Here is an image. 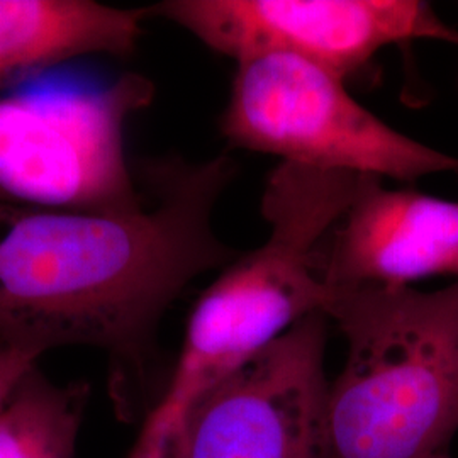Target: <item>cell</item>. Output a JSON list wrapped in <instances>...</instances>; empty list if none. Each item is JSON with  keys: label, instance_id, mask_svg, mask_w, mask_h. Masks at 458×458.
Masks as SVG:
<instances>
[{"label": "cell", "instance_id": "cell-1", "mask_svg": "<svg viewBox=\"0 0 458 458\" xmlns=\"http://www.w3.org/2000/svg\"><path fill=\"white\" fill-rule=\"evenodd\" d=\"M151 202L124 211H70L0 200V344L36 353L92 346L143 369L157 327L194 278L234 253L213 213L234 165L148 168Z\"/></svg>", "mask_w": 458, "mask_h": 458}, {"label": "cell", "instance_id": "cell-2", "mask_svg": "<svg viewBox=\"0 0 458 458\" xmlns=\"http://www.w3.org/2000/svg\"><path fill=\"white\" fill-rule=\"evenodd\" d=\"M346 340L327 391L331 458H431L458 433V282L333 291Z\"/></svg>", "mask_w": 458, "mask_h": 458}, {"label": "cell", "instance_id": "cell-3", "mask_svg": "<svg viewBox=\"0 0 458 458\" xmlns=\"http://www.w3.org/2000/svg\"><path fill=\"white\" fill-rule=\"evenodd\" d=\"M361 177L278 164L263 191L265 242L228 263L197 299L174 376L153 410L183 418L299 321L327 314L333 291L319 276V251Z\"/></svg>", "mask_w": 458, "mask_h": 458}, {"label": "cell", "instance_id": "cell-4", "mask_svg": "<svg viewBox=\"0 0 458 458\" xmlns=\"http://www.w3.org/2000/svg\"><path fill=\"white\" fill-rule=\"evenodd\" d=\"M221 132L229 145L285 164L414 182L458 174V158L397 131L342 77L289 55L236 62Z\"/></svg>", "mask_w": 458, "mask_h": 458}, {"label": "cell", "instance_id": "cell-5", "mask_svg": "<svg viewBox=\"0 0 458 458\" xmlns=\"http://www.w3.org/2000/svg\"><path fill=\"white\" fill-rule=\"evenodd\" d=\"M153 96L147 77L126 73L98 89L0 98V200L70 211L143 206L124 128Z\"/></svg>", "mask_w": 458, "mask_h": 458}, {"label": "cell", "instance_id": "cell-6", "mask_svg": "<svg viewBox=\"0 0 458 458\" xmlns=\"http://www.w3.org/2000/svg\"><path fill=\"white\" fill-rule=\"evenodd\" d=\"M234 62L289 55L346 79L387 47L458 31L418 0H168L149 7Z\"/></svg>", "mask_w": 458, "mask_h": 458}, {"label": "cell", "instance_id": "cell-7", "mask_svg": "<svg viewBox=\"0 0 458 458\" xmlns=\"http://www.w3.org/2000/svg\"><path fill=\"white\" fill-rule=\"evenodd\" d=\"M327 321L308 316L199 397L182 418L187 458H331Z\"/></svg>", "mask_w": 458, "mask_h": 458}, {"label": "cell", "instance_id": "cell-8", "mask_svg": "<svg viewBox=\"0 0 458 458\" xmlns=\"http://www.w3.org/2000/svg\"><path fill=\"white\" fill-rule=\"evenodd\" d=\"M319 276L331 291L406 289L423 278L458 276V200L363 175L321 246Z\"/></svg>", "mask_w": 458, "mask_h": 458}, {"label": "cell", "instance_id": "cell-9", "mask_svg": "<svg viewBox=\"0 0 458 458\" xmlns=\"http://www.w3.org/2000/svg\"><path fill=\"white\" fill-rule=\"evenodd\" d=\"M149 16L92 0H0V90L73 58L130 55Z\"/></svg>", "mask_w": 458, "mask_h": 458}, {"label": "cell", "instance_id": "cell-10", "mask_svg": "<svg viewBox=\"0 0 458 458\" xmlns=\"http://www.w3.org/2000/svg\"><path fill=\"white\" fill-rule=\"evenodd\" d=\"M90 389L53 384L38 367L0 410V458H73Z\"/></svg>", "mask_w": 458, "mask_h": 458}, {"label": "cell", "instance_id": "cell-11", "mask_svg": "<svg viewBox=\"0 0 458 458\" xmlns=\"http://www.w3.org/2000/svg\"><path fill=\"white\" fill-rule=\"evenodd\" d=\"M130 458H187L182 418L151 411Z\"/></svg>", "mask_w": 458, "mask_h": 458}, {"label": "cell", "instance_id": "cell-12", "mask_svg": "<svg viewBox=\"0 0 458 458\" xmlns=\"http://www.w3.org/2000/svg\"><path fill=\"white\" fill-rule=\"evenodd\" d=\"M41 355L17 344H0V410Z\"/></svg>", "mask_w": 458, "mask_h": 458}, {"label": "cell", "instance_id": "cell-13", "mask_svg": "<svg viewBox=\"0 0 458 458\" xmlns=\"http://www.w3.org/2000/svg\"><path fill=\"white\" fill-rule=\"evenodd\" d=\"M431 458H452L450 457V454L448 452H445V454H438V455H435V457Z\"/></svg>", "mask_w": 458, "mask_h": 458}]
</instances>
